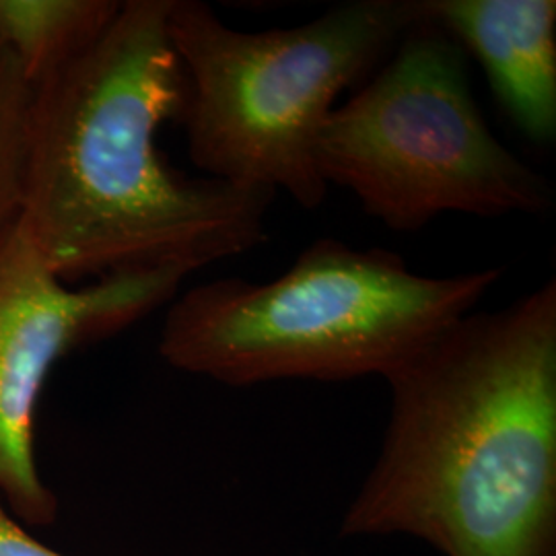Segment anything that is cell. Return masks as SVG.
Instances as JSON below:
<instances>
[{"mask_svg": "<svg viewBox=\"0 0 556 556\" xmlns=\"http://www.w3.org/2000/svg\"><path fill=\"white\" fill-rule=\"evenodd\" d=\"M172 0H124L100 38L34 85L17 227L64 282L194 273L268 241L273 192L190 178L160 151L186 75Z\"/></svg>", "mask_w": 556, "mask_h": 556, "instance_id": "1", "label": "cell"}, {"mask_svg": "<svg viewBox=\"0 0 556 556\" xmlns=\"http://www.w3.org/2000/svg\"><path fill=\"white\" fill-rule=\"evenodd\" d=\"M386 381L390 420L340 536L556 556L555 278L457 319Z\"/></svg>", "mask_w": 556, "mask_h": 556, "instance_id": "2", "label": "cell"}, {"mask_svg": "<svg viewBox=\"0 0 556 556\" xmlns=\"http://www.w3.org/2000/svg\"><path fill=\"white\" fill-rule=\"evenodd\" d=\"M501 268L422 277L383 248L318 239L270 282L219 278L172 301L160 355L225 386L388 378L468 316Z\"/></svg>", "mask_w": 556, "mask_h": 556, "instance_id": "3", "label": "cell"}, {"mask_svg": "<svg viewBox=\"0 0 556 556\" xmlns=\"http://www.w3.org/2000/svg\"><path fill=\"white\" fill-rule=\"evenodd\" d=\"M422 0H353L289 29L248 34L213 7L172 0L167 29L186 75L179 124L206 178L287 192L314 211L328 186L316 142L338 96L392 56Z\"/></svg>", "mask_w": 556, "mask_h": 556, "instance_id": "4", "label": "cell"}, {"mask_svg": "<svg viewBox=\"0 0 556 556\" xmlns=\"http://www.w3.org/2000/svg\"><path fill=\"white\" fill-rule=\"evenodd\" d=\"M316 167L326 186L353 192L392 231H418L443 213L497 219L553 204L548 181L482 118L466 52L427 15L378 75L332 110Z\"/></svg>", "mask_w": 556, "mask_h": 556, "instance_id": "5", "label": "cell"}, {"mask_svg": "<svg viewBox=\"0 0 556 556\" xmlns=\"http://www.w3.org/2000/svg\"><path fill=\"white\" fill-rule=\"evenodd\" d=\"M188 275L126 270L71 289L17 225L0 241V501L23 526H50L59 514L36 452L38 406L52 369L172 303Z\"/></svg>", "mask_w": 556, "mask_h": 556, "instance_id": "6", "label": "cell"}, {"mask_svg": "<svg viewBox=\"0 0 556 556\" xmlns=\"http://www.w3.org/2000/svg\"><path fill=\"white\" fill-rule=\"evenodd\" d=\"M435 21L482 64L493 93L536 144L556 139L555 0H422Z\"/></svg>", "mask_w": 556, "mask_h": 556, "instance_id": "7", "label": "cell"}, {"mask_svg": "<svg viewBox=\"0 0 556 556\" xmlns=\"http://www.w3.org/2000/svg\"><path fill=\"white\" fill-rule=\"evenodd\" d=\"M118 9V0H0V48L36 85L98 40Z\"/></svg>", "mask_w": 556, "mask_h": 556, "instance_id": "8", "label": "cell"}, {"mask_svg": "<svg viewBox=\"0 0 556 556\" xmlns=\"http://www.w3.org/2000/svg\"><path fill=\"white\" fill-rule=\"evenodd\" d=\"M34 85L0 48V241L20 223Z\"/></svg>", "mask_w": 556, "mask_h": 556, "instance_id": "9", "label": "cell"}, {"mask_svg": "<svg viewBox=\"0 0 556 556\" xmlns=\"http://www.w3.org/2000/svg\"><path fill=\"white\" fill-rule=\"evenodd\" d=\"M0 556H66L41 544L0 501Z\"/></svg>", "mask_w": 556, "mask_h": 556, "instance_id": "10", "label": "cell"}]
</instances>
